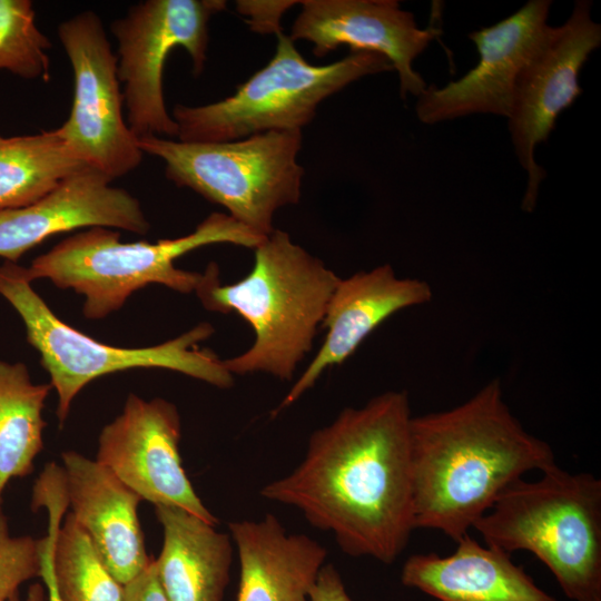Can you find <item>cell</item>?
I'll return each mask as SVG.
<instances>
[{
  "label": "cell",
  "mask_w": 601,
  "mask_h": 601,
  "mask_svg": "<svg viewBox=\"0 0 601 601\" xmlns=\"http://www.w3.org/2000/svg\"><path fill=\"white\" fill-rule=\"evenodd\" d=\"M410 398L387 391L312 433L302 462L260 495L298 510L342 551L390 564L414 525Z\"/></svg>",
  "instance_id": "cell-1"
},
{
  "label": "cell",
  "mask_w": 601,
  "mask_h": 601,
  "mask_svg": "<svg viewBox=\"0 0 601 601\" xmlns=\"http://www.w3.org/2000/svg\"><path fill=\"white\" fill-rule=\"evenodd\" d=\"M411 457L415 529L454 542L509 485L556 464L552 447L513 415L499 378L457 406L413 416Z\"/></svg>",
  "instance_id": "cell-2"
},
{
  "label": "cell",
  "mask_w": 601,
  "mask_h": 601,
  "mask_svg": "<svg viewBox=\"0 0 601 601\" xmlns=\"http://www.w3.org/2000/svg\"><path fill=\"white\" fill-rule=\"evenodd\" d=\"M254 252L253 268L244 278L224 285L218 265L210 263L195 293L207 311L235 312L254 331L247 351L223 359L230 374L265 373L292 381L313 347L341 277L279 229Z\"/></svg>",
  "instance_id": "cell-3"
},
{
  "label": "cell",
  "mask_w": 601,
  "mask_h": 601,
  "mask_svg": "<svg viewBox=\"0 0 601 601\" xmlns=\"http://www.w3.org/2000/svg\"><path fill=\"white\" fill-rule=\"evenodd\" d=\"M473 529L487 545L535 555L566 598L601 601V481L594 475L554 464L536 481L522 477Z\"/></svg>",
  "instance_id": "cell-4"
},
{
  "label": "cell",
  "mask_w": 601,
  "mask_h": 601,
  "mask_svg": "<svg viewBox=\"0 0 601 601\" xmlns=\"http://www.w3.org/2000/svg\"><path fill=\"white\" fill-rule=\"evenodd\" d=\"M264 239L225 213H211L188 235L156 243H122L119 231L96 226L62 239L29 267L21 266V273L30 283L49 279L82 295L85 317L101 319L150 284L183 294L196 292L203 273L175 265L194 249L224 243L254 249Z\"/></svg>",
  "instance_id": "cell-5"
},
{
  "label": "cell",
  "mask_w": 601,
  "mask_h": 601,
  "mask_svg": "<svg viewBox=\"0 0 601 601\" xmlns=\"http://www.w3.org/2000/svg\"><path fill=\"white\" fill-rule=\"evenodd\" d=\"M0 295L24 324L28 343L38 351L40 364L57 393L60 426L69 416L79 392L100 376L131 368H165L230 388L234 375L211 349L200 347L214 327L200 323L179 336L147 347H119L96 341L62 322L35 292L17 263L0 265Z\"/></svg>",
  "instance_id": "cell-6"
},
{
  "label": "cell",
  "mask_w": 601,
  "mask_h": 601,
  "mask_svg": "<svg viewBox=\"0 0 601 601\" xmlns=\"http://www.w3.org/2000/svg\"><path fill=\"white\" fill-rule=\"evenodd\" d=\"M374 52H351L324 66L308 63L285 33L269 62L229 97L203 105H176L171 117L184 142H223L268 131L302 130L318 105L351 82L392 70Z\"/></svg>",
  "instance_id": "cell-7"
},
{
  "label": "cell",
  "mask_w": 601,
  "mask_h": 601,
  "mask_svg": "<svg viewBox=\"0 0 601 601\" xmlns=\"http://www.w3.org/2000/svg\"><path fill=\"white\" fill-rule=\"evenodd\" d=\"M302 130L268 131L223 142H184L148 136L138 139L144 154L161 159L165 175L230 217L266 237L276 211L302 196L304 169L297 161Z\"/></svg>",
  "instance_id": "cell-8"
},
{
  "label": "cell",
  "mask_w": 601,
  "mask_h": 601,
  "mask_svg": "<svg viewBox=\"0 0 601 601\" xmlns=\"http://www.w3.org/2000/svg\"><path fill=\"white\" fill-rule=\"evenodd\" d=\"M225 0H145L114 20L117 72L122 85L126 121L139 138H177L178 128L168 112L162 90L169 53L180 47L193 63L195 77L207 59L208 24L226 8Z\"/></svg>",
  "instance_id": "cell-9"
},
{
  "label": "cell",
  "mask_w": 601,
  "mask_h": 601,
  "mask_svg": "<svg viewBox=\"0 0 601 601\" xmlns=\"http://www.w3.org/2000/svg\"><path fill=\"white\" fill-rule=\"evenodd\" d=\"M57 35L73 73L70 114L59 129L89 168L111 180L122 177L139 167L144 152L124 116L117 56L102 21L82 11L62 21Z\"/></svg>",
  "instance_id": "cell-10"
},
{
  "label": "cell",
  "mask_w": 601,
  "mask_h": 601,
  "mask_svg": "<svg viewBox=\"0 0 601 601\" xmlns=\"http://www.w3.org/2000/svg\"><path fill=\"white\" fill-rule=\"evenodd\" d=\"M600 45L601 24L591 17V2L579 0L563 24L548 27L518 77L508 125L516 158L528 175L521 203L526 213L534 210L545 178L535 161V148L581 95V69Z\"/></svg>",
  "instance_id": "cell-11"
},
{
  "label": "cell",
  "mask_w": 601,
  "mask_h": 601,
  "mask_svg": "<svg viewBox=\"0 0 601 601\" xmlns=\"http://www.w3.org/2000/svg\"><path fill=\"white\" fill-rule=\"evenodd\" d=\"M181 421L171 402L129 394L122 412L105 425L96 460L141 501L175 506L217 525L181 464Z\"/></svg>",
  "instance_id": "cell-12"
},
{
  "label": "cell",
  "mask_w": 601,
  "mask_h": 601,
  "mask_svg": "<svg viewBox=\"0 0 601 601\" xmlns=\"http://www.w3.org/2000/svg\"><path fill=\"white\" fill-rule=\"evenodd\" d=\"M551 3L531 0L495 24L471 32L477 63L444 87H427L417 97L418 120L433 125L474 114L508 118L518 77L549 27Z\"/></svg>",
  "instance_id": "cell-13"
},
{
  "label": "cell",
  "mask_w": 601,
  "mask_h": 601,
  "mask_svg": "<svg viewBox=\"0 0 601 601\" xmlns=\"http://www.w3.org/2000/svg\"><path fill=\"white\" fill-rule=\"evenodd\" d=\"M289 38L313 43V53L324 57L341 46L351 52L385 57L397 71L400 93L418 97L427 85L413 62L435 37V30L418 28L413 13L395 0H304Z\"/></svg>",
  "instance_id": "cell-14"
},
{
  "label": "cell",
  "mask_w": 601,
  "mask_h": 601,
  "mask_svg": "<svg viewBox=\"0 0 601 601\" xmlns=\"http://www.w3.org/2000/svg\"><path fill=\"white\" fill-rule=\"evenodd\" d=\"M111 179L85 169L39 200L0 210V257L17 263L49 237L96 226L146 235L150 224L140 201Z\"/></svg>",
  "instance_id": "cell-15"
},
{
  "label": "cell",
  "mask_w": 601,
  "mask_h": 601,
  "mask_svg": "<svg viewBox=\"0 0 601 601\" xmlns=\"http://www.w3.org/2000/svg\"><path fill=\"white\" fill-rule=\"evenodd\" d=\"M432 296L427 282L400 278L390 264L341 278L323 318L327 332L322 346L273 416L312 388L327 368L345 362L385 319L404 308L425 304Z\"/></svg>",
  "instance_id": "cell-16"
},
{
  "label": "cell",
  "mask_w": 601,
  "mask_h": 601,
  "mask_svg": "<svg viewBox=\"0 0 601 601\" xmlns=\"http://www.w3.org/2000/svg\"><path fill=\"white\" fill-rule=\"evenodd\" d=\"M61 461L70 513L109 572L126 585L152 560L138 516L141 499L97 460L66 451Z\"/></svg>",
  "instance_id": "cell-17"
},
{
  "label": "cell",
  "mask_w": 601,
  "mask_h": 601,
  "mask_svg": "<svg viewBox=\"0 0 601 601\" xmlns=\"http://www.w3.org/2000/svg\"><path fill=\"white\" fill-rule=\"evenodd\" d=\"M401 582L435 601H558L510 553L481 544L470 534L456 541L449 555H411L403 564Z\"/></svg>",
  "instance_id": "cell-18"
},
{
  "label": "cell",
  "mask_w": 601,
  "mask_h": 601,
  "mask_svg": "<svg viewBox=\"0 0 601 601\" xmlns=\"http://www.w3.org/2000/svg\"><path fill=\"white\" fill-rule=\"evenodd\" d=\"M240 579L237 601H307L327 550L303 533H288L273 514L228 524Z\"/></svg>",
  "instance_id": "cell-19"
},
{
  "label": "cell",
  "mask_w": 601,
  "mask_h": 601,
  "mask_svg": "<svg viewBox=\"0 0 601 601\" xmlns=\"http://www.w3.org/2000/svg\"><path fill=\"white\" fill-rule=\"evenodd\" d=\"M162 546L154 559L168 601H223L229 582L234 542L229 533L175 506H155Z\"/></svg>",
  "instance_id": "cell-20"
},
{
  "label": "cell",
  "mask_w": 601,
  "mask_h": 601,
  "mask_svg": "<svg viewBox=\"0 0 601 601\" xmlns=\"http://www.w3.org/2000/svg\"><path fill=\"white\" fill-rule=\"evenodd\" d=\"M88 168L59 127L35 135H0V210L28 206Z\"/></svg>",
  "instance_id": "cell-21"
},
{
  "label": "cell",
  "mask_w": 601,
  "mask_h": 601,
  "mask_svg": "<svg viewBox=\"0 0 601 601\" xmlns=\"http://www.w3.org/2000/svg\"><path fill=\"white\" fill-rule=\"evenodd\" d=\"M51 390L50 383L35 384L22 362L0 359V512L8 482L29 475L42 451V411Z\"/></svg>",
  "instance_id": "cell-22"
},
{
  "label": "cell",
  "mask_w": 601,
  "mask_h": 601,
  "mask_svg": "<svg viewBox=\"0 0 601 601\" xmlns=\"http://www.w3.org/2000/svg\"><path fill=\"white\" fill-rule=\"evenodd\" d=\"M52 577L60 601H124L118 582L73 515L66 513L52 556Z\"/></svg>",
  "instance_id": "cell-23"
},
{
  "label": "cell",
  "mask_w": 601,
  "mask_h": 601,
  "mask_svg": "<svg viewBox=\"0 0 601 601\" xmlns=\"http://www.w3.org/2000/svg\"><path fill=\"white\" fill-rule=\"evenodd\" d=\"M51 41L36 24L30 0H0V70L23 79H50Z\"/></svg>",
  "instance_id": "cell-24"
},
{
  "label": "cell",
  "mask_w": 601,
  "mask_h": 601,
  "mask_svg": "<svg viewBox=\"0 0 601 601\" xmlns=\"http://www.w3.org/2000/svg\"><path fill=\"white\" fill-rule=\"evenodd\" d=\"M40 575L38 540L12 536L6 515L0 512V601H8L26 581Z\"/></svg>",
  "instance_id": "cell-25"
},
{
  "label": "cell",
  "mask_w": 601,
  "mask_h": 601,
  "mask_svg": "<svg viewBox=\"0 0 601 601\" xmlns=\"http://www.w3.org/2000/svg\"><path fill=\"white\" fill-rule=\"evenodd\" d=\"M300 1L293 0H238L236 10L244 16L254 32L283 33L280 20L285 12Z\"/></svg>",
  "instance_id": "cell-26"
},
{
  "label": "cell",
  "mask_w": 601,
  "mask_h": 601,
  "mask_svg": "<svg viewBox=\"0 0 601 601\" xmlns=\"http://www.w3.org/2000/svg\"><path fill=\"white\" fill-rule=\"evenodd\" d=\"M48 533L38 540L40 555V578L47 590V601H60L52 577V556L56 538L61 525L62 518L58 513L48 515Z\"/></svg>",
  "instance_id": "cell-27"
},
{
  "label": "cell",
  "mask_w": 601,
  "mask_h": 601,
  "mask_svg": "<svg viewBox=\"0 0 601 601\" xmlns=\"http://www.w3.org/2000/svg\"><path fill=\"white\" fill-rule=\"evenodd\" d=\"M307 601H353L337 569L325 563L309 590Z\"/></svg>",
  "instance_id": "cell-28"
},
{
  "label": "cell",
  "mask_w": 601,
  "mask_h": 601,
  "mask_svg": "<svg viewBox=\"0 0 601 601\" xmlns=\"http://www.w3.org/2000/svg\"><path fill=\"white\" fill-rule=\"evenodd\" d=\"M124 601H168L159 584L154 559L140 574L125 585Z\"/></svg>",
  "instance_id": "cell-29"
},
{
  "label": "cell",
  "mask_w": 601,
  "mask_h": 601,
  "mask_svg": "<svg viewBox=\"0 0 601 601\" xmlns=\"http://www.w3.org/2000/svg\"><path fill=\"white\" fill-rule=\"evenodd\" d=\"M46 599L47 593L45 585L41 583H33L29 587L24 600H21L19 592H16L8 601H46Z\"/></svg>",
  "instance_id": "cell-30"
}]
</instances>
